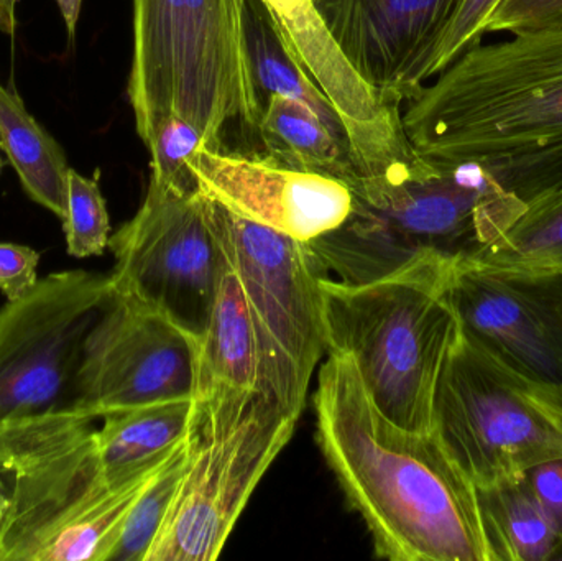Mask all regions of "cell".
Masks as SVG:
<instances>
[{
  "label": "cell",
  "mask_w": 562,
  "mask_h": 561,
  "mask_svg": "<svg viewBox=\"0 0 562 561\" xmlns=\"http://www.w3.org/2000/svg\"><path fill=\"white\" fill-rule=\"evenodd\" d=\"M316 441L376 557L491 561L477 491L438 435L398 427L349 356L327 352L313 395Z\"/></svg>",
  "instance_id": "1"
},
{
  "label": "cell",
  "mask_w": 562,
  "mask_h": 561,
  "mask_svg": "<svg viewBox=\"0 0 562 561\" xmlns=\"http://www.w3.org/2000/svg\"><path fill=\"white\" fill-rule=\"evenodd\" d=\"M98 418L69 405L0 425L9 510L0 561H111L128 514L177 450L121 476L105 471Z\"/></svg>",
  "instance_id": "2"
},
{
  "label": "cell",
  "mask_w": 562,
  "mask_h": 561,
  "mask_svg": "<svg viewBox=\"0 0 562 561\" xmlns=\"http://www.w3.org/2000/svg\"><path fill=\"white\" fill-rule=\"evenodd\" d=\"M349 217L307 243L323 272L367 283L429 254L464 259L487 249L528 204L494 177L482 158L422 157L350 188Z\"/></svg>",
  "instance_id": "3"
},
{
  "label": "cell",
  "mask_w": 562,
  "mask_h": 561,
  "mask_svg": "<svg viewBox=\"0 0 562 561\" xmlns=\"http://www.w3.org/2000/svg\"><path fill=\"white\" fill-rule=\"evenodd\" d=\"M454 260L429 254L372 282L321 280L327 352L349 356L375 407L406 430L432 431L436 388L461 336Z\"/></svg>",
  "instance_id": "4"
},
{
  "label": "cell",
  "mask_w": 562,
  "mask_h": 561,
  "mask_svg": "<svg viewBox=\"0 0 562 561\" xmlns=\"http://www.w3.org/2000/svg\"><path fill=\"white\" fill-rule=\"evenodd\" d=\"M416 154L465 160L562 142V26L471 46L406 101Z\"/></svg>",
  "instance_id": "5"
},
{
  "label": "cell",
  "mask_w": 562,
  "mask_h": 561,
  "mask_svg": "<svg viewBox=\"0 0 562 561\" xmlns=\"http://www.w3.org/2000/svg\"><path fill=\"white\" fill-rule=\"evenodd\" d=\"M134 53L127 94L138 137L180 115L223 148L233 122L259 132L262 94L250 65L247 0H132Z\"/></svg>",
  "instance_id": "6"
},
{
  "label": "cell",
  "mask_w": 562,
  "mask_h": 561,
  "mask_svg": "<svg viewBox=\"0 0 562 561\" xmlns=\"http://www.w3.org/2000/svg\"><path fill=\"white\" fill-rule=\"evenodd\" d=\"M187 471L145 561H213L297 418L260 391L196 399Z\"/></svg>",
  "instance_id": "7"
},
{
  "label": "cell",
  "mask_w": 562,
  "mask_h": 561,
  "mask_svg": "<svg viewBox=\"0 0 562 561\" xmlns=\"http://www.w3.org/2000/svg\"><path fill=\"white\" fill-rule=\"evenodd\" d=\"M204 210L249 303L259 346V391L300 418L311 379L327 352L321 295L327 273L307 243L243 220L207 198Z\"/></svg>",
  "instance_id": "8"
},
{
  "label": "cell",
  "mask_w": 562,
  "mask_h": 561,
  "mask_svg": "<svg viewBox=\"0 0 562 561\" xmlns=\"http://www.w3.org/2000/svg\"><path fill=\"white\" fill-rule=\"evenodd\" d=\"M432 430L475 487L562 458V391L520 378L459 336L435 395Z\"/></svg>",
  "instance_id": "9"
},
{
  "label": "cell",
  "mask_w": 562,
  "mask_h": 561,
  "mask_svg": "<svg viewBox=\"0 0 562 561\" xmlns=\"http://www.w3.org/2000/svg\"><path fill=\"white\" fill-rule=\"evenodd\" d=\"M112 299L111 276L63 270L0 308V425L72 404L86 341Z\"/></svg>",
  "instance_id": "10"
},
{
  "label": "cell",
  "mask_w": 562,
  "mask_h": 561,
  "mask_svg": "<svg viewBox=\"0 0 562 561\" xmlns=\"http://www.w3.org/2000/svg\"><path fill=\"white\" fill-rule=\"evenodd\" d=\"M112 290L134 296L201 338L223 272L224 254L198 191L148 184L140 210L109 239Z\"/></svg>",
  "instance_id": "11"
},
{
  "label": "cell",
  "mask_w": 562,
  "mask_h": 561,
  "mask_svg": "<svg viewBox=\"0 0 562 561\" xmlns=\"http://www.w3.org/2000/svg\"><path fill=\"white\" fill-rule=\"evenodd\" d=\"M198 352L200 338L154 306L112 290L86 341L71 405L101 418L154 402L194 397Z\"/></svg>",
  "instance_id": "12"
},
{
  "label": "cell",
  "mask_w": 562,
  "mask_h": 561,
  "mask_svg": "<svg viewBox=\"0 0 562 561\" xmlns=\"http://www.w3.org/2000/svg\"><path fill=\"white\" fill-rule=\"evenodd\" d=\"M449 296L461 335L520 378L562 391V272L456 259Z\"/></svg>",
  "instance_id": "13"
},
{
  "label": "cell",
  "mask_w": 562,
  "mask_h": 561,
  "mask_svg": "<svg viewBox=\"0 0 562 561\" xmlns=\"http://www.w3.org/2000/svg\"><path fill=\"white\" fill-rule=\"evenodd\" d=\"M198 193L250 223L311 243L337 229L352 211L350 188L337 178L291 167L272 155L203 145L188 161Z\"/></svg>",
  "instance_id": "14"
},
{
  "label": "cell",
  "mask_w": 562,
  "mask_h": 561,
  "mask_svg": "<svg viewBox=\"0 0 562 561\" xmlns=\"http://www.w3.org/2000/svg\"><path fill=\"white\" fill-rule=\"evenodd\" d=\"M281 42L333 104L359 178L383 177L418 158L402 109L390 108L356 71L313 0H262Z\"/></svg>",
  "instance_id": "15"
},
{
  "label": "cell",
  "mask_w": 562,
  "mask_h": 561,
  "mask_svg": "<svg viewBox=\"0 0 562 561\" xmlns=\"http://www.w3.org/2000/svg\"><path fill=\"white\" fill-rule=\"evenodd\" d=\"M356 71L390 108L415 98L413 76L456 0H313Z\"/></svg>",
  "instance_id": "16"
},
{
  "label": "cell",
  "mask_w": 562,
  "mask_h": 561,
  "mask_svg": "<svg viewBox=\"0 0 562 561\" xmlns=\"http://www.w3.org/2000/svg\"><path fill=\"white\" fill-rule=\"evenodd\" d=\"M259 391V346L246 293L224 257L223 272L200 338L194 399Z\"/></svg>",
  "instance_id": "17"
},
{
  "label": "cell",
  "mask_w": 562,
  "mask_h": 561,
  "mask_svg": "<svg viewBox=\"0 0 562 561\" xmlns=\"http://www.w3.org/2000/svg\"><path fill=\"white\" fill-rule=\"evenodd\" d=\"M196 399L154 402L98 418L99 457L111 476L131 473L173 453L196 424Z\"/></svg>",
  "instance_id": "18"
},
{
  "label": "cell",
  "mask_w": 562,
  "mask_h": 561,
  "mask_svg": "<svg viewBox=\"0 0 562 561\" xmlns=\"http://www.w3.org/2000/svg\"><path fill=\"white\" fill-rule=\"evenodd\" d=\"M491 561L560 560L562 536L525 474L475 487Z\"/></svg>",
  "instance_id": "19"
},
{
  "label": "cell",
  "mask_w": 562,
  "mask_h": 561,
  "mask_svg": "<svg viewBox=\"0 0 562 561\" xmlns=\"http://www.w3.org/2000/svg\"><path fill=\"white\" fill-rule=\"evenodd\" d=\"M0 148L30 200L65 220L69 168L61 145L26 111L22 99L0 85Z\"/></svg>",
  "instance_id": "20"
},
{
  "label": "cell",
  "mask_w": 562,
  "mask_h": 561,
  "mask_svg": "<svg viewBox=\"0 0 562 561\" xmlns=\"http://www.w3.org/2000/svg\"><path fill=\"white\" fill-rule=\"evenodd\" d=\"M259 134L269 154L291 167L337 178L349 188L359 180L349 148L300 102L270 94Z\"/></svg>",
  "instance_id": "21"
},
{
  "label": "cell",
  "mask_w": 562,
  "mask_h": 561,
  "mask_svg": "<svg viewBox=\"0 0 562 561\" xmlns=\"http://www.w3.org/2000/svg\"><path fill=\"white\" fill-rule=\"evenodd\" d=\"M246 36L250 65L260 94H267V98L279 94L300 102L329 128L337 141L349 148L346 128L339 114L316 82L288 52L262 0L246 2Z\"/></svg>",
  "instance_id": "22"
},
{
  "label": "cell",
  "mask_w": 562,
  "mask_h": 561,
  "mask_svg": "<svg viewBox=\"0 0 562 561\" xmlns=\"http://www.w3.org/2000/svg\"><path fill=\"white\" fill-rule=\"evenodd\" d=\"M464 259L497 269L562 272V187L528 204L504 236Z\"/></svg>",
  "instance_id": "23"
},
{
  "label": "cell",
  "mask_w": 562,
  "mask_h": 561,
  "mask_svg": "<svg viewBox=\"0 0 562 561\" xmlns=\"http://www.w3.org/2000/svg\"><path fill=\"white\" fill-rule=\"evenodd\" d=\"M194 430V428H193ZM193 431L178 448L164 470L157 474L150 486L138 497L122 529L111 561H145L158 532L170 513L178 487L190 460Z\"/></svg>",
  "instance_id": "24"
},
{
  "label": "cell",
  "mask_w": 562,
  "mask_h": 561,
  "mask_svg": "<svg viewBox=\"0 0 562 561\" xmlns=\"http://www.w3.org/2000/svg\"><path fill=\"white\" fill-rule=\"evenodd\" d=\"M66 250L76 259L101 256L109 249L111 220L98 178L69 170L68 210L63 220Z\"/></svg>",
  "instance_id": "25"
},
{
  "label": "cell",
  "mask_w": 562,
  "mask_h": 561,
  "mask_svg": "<svg viewBox=\"0 0 562 561\" xmlns=\"http://www.w3.org/2000/svg\"><path fill=\"white\" fill-rule=\"evenodd\" d=\"M501 2L502 0H456L445 29L413 76L416 94L425 86V81L445 71L462 53L481 43L482 36L487 33L488 20Z\"/></svg>",
  "instance_id": "26"
},
{
  "label": "cell",
  "mask_w": 562,
  "mask_h": 561,
  "mask_svg": "<svg viewBox=\"0 0 562 561\" xmlns=\"http://www.w3.org/2000/svg\"><path fill=\"white\" fill-rule=\"evenodd\" d=\"M203 145H206L203 134L180 115L161 119L147 145L151 157L150 183L183 193L198 191L188 161Z\"/></svg>",
  "instance_id": "27"
},
{
  "label": "cell",
  "mask_w": 562,
  "mask_h": 561,
  "mask_svg": "<svg viewBox=\"0 0 562 561\" xmlns=\"http://www.w3.org/2000/svg\"><path fill=\"white\" fill-rule=\"evenodd\" d=\"M562 26V0H502L488 20L487 33H520Z\"/></svg>",
  "instance_id": "28"
},
{
  "label": "cell",
  "mask_w": 562,
  "mask_h": 561,
  "mask_svg": "<svg viewBox=\"0 0 562 561\" xmlns=\"http://www.w3.org/2000/svg\"><path fill=\"white\" fill-rule=\"evenodd\" d=\"M40 254L22 244L0 243V292L9 302L38 282Z\"/></svg>",
  "instance_id": "29"
},
{
  "label": "cell",
  "mask_w": 562,
  "mask_h": 561,
  "mask_svg": "<svg viewBox=\"0 0 562 561\" xmlns=\"http://www.w3.org/2000/svg\"><path fill=\"white\" fill-rule=\"evenodd\" d=\"M524 474L531 493L562 536V458L544 461Z\"/></svg>",
  "instance_id": "30"
},
{
  "label": "cell",
  "mask_w": 562,
  "mask_h": 561,
  "mask_svg": "<svg viewBox=\"0 0 562 561\" xmlns=\"http://www.w3.org/2000/svg\"><path fill=\"white\" fill-rule=\"evenodd\" d=\"M66 30H68L69 43L75 42L76 26H78L79 13H81L82 0H56Z\"/></svg>",
  "instance_id": "31"
},
{
  "label": "cell",
  "mask_w": 562,
  "mask_h": 561,
  "mask_svg": "<svg viewBox=\"0 0 562 561\" xmlns=\"http://www.w3.org/2000/svg\"><path fill=\"white\" fill-rule=\"evenodd\" d=\"M19 0H0V32L13 36L15 33V7Z\"/></svg>",
  "instance_id": "32"
},
{
  "label": "cell",
  "mask_w": 562,
  "mask_h": 561,
  "mask_svg": "<svg viewBox=\"0 0 562 561\" xmlns=\"http://www.w3.org/2000/svg\"><path fill=\"white\" fill-rule=\"evenodd\" d=\"M7 510H9V490H7L5 481L0 478V527L5 520Z\"/></svg>",
  "instance_id": "33"
},
{
  "label": "cell",
  "mask_w": 562,
  "mask_h": 561,
  "mask_svg": "<svg viewBox=\"0 0 562 561\" xmlns=\"http://www.w3.org/2000/svg\"><path fill=\"white\" fill-rule=\"evenodd\" d=\"M2 168H3V160H2V158H0V171H2Z\"/></svg>",
  "instance_id": "34"
},
{
  "label": "cell",
  "mask_w": 562,
  "mask_h": 561,
  "mask_svg": "<svg viewBox=\"0 0 562 561\" xmlns=\"http://www.w3.org/2000/svg\"><path fill=\"white\" fill-rule=\"evenodd\" d=\"M560 560H562V556H561V559H560Z\"/></svg>",
  "instance_id": "35"
}]
</instances>
